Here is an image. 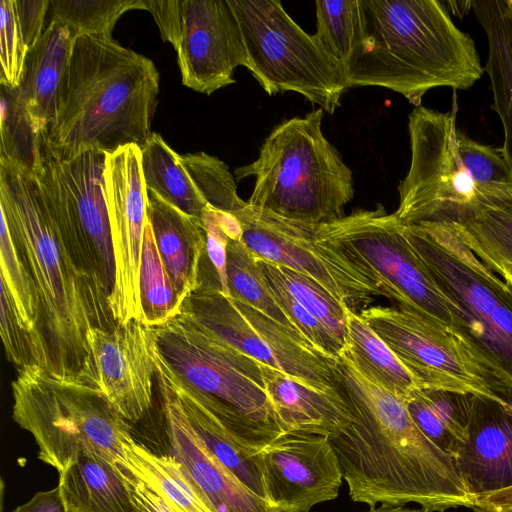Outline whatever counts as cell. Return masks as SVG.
Instances as JSON below:
<instances>
[{
  "label": "cell",
  "instance_id": "6da1fadb",
  "mask_svg": "<svg viewBox=\"0 0 512 512\" xmlns=\"http://www.w3.org/2000/svg\"><path fill=\"white\" fill-rule=\"evenodd\" d=\"M334 370L350 420L329 440L350 499L370 507L413 502L426 512L471 508L455 459L424 436L405 401L363 375L346 349Z\"/></svg>",
  "mask_w": 512,
  "mask_h": 512
},
{
  "label": "cell",
  "instance_id": "7a4b0ae2",
  "mask_svg": "<svg viewBox=\"0 0 512 512\" xmlns=\"http://www.w3.org/2000/svg\"><path fill=\"white\" fill-rule=\"evenodd\" d=\"M0 211L38 293L37 365L76 380L89 329L117 324L108 298L74 259L36 171L0 158Z\"/></svg>",
  "mask_w": 512,
  "mask_h": 512
},
{
  "label": "cell",
  "instance_id": "3957f363",
  "mask_svg": "<svg viewBox=\"0 0 512 512\" xmlns=\"http://www.w3.org/2000/svg\"><path fill=\"white\" fill-rule=\"evenodd\" d=\"M346 88L379 86L421 106L431 89L473 86L485 72L473 39L438 0H357Z\"/></svg>",
  "mask_w": 512,
  "mask_h": 512
},
{
  "label": "cell",
  "instance_id": "277c9868",
  "mask_svg": "<svg viewBox=\"0 0 512 512\" xmlns=\"http://www.w3.org/2000/svg\"><path fill=\"white\" fill-rule=\"evenodd\" d=\"M159 85L153 61L112 36L75 37L47 150L65 161L92 149L142 148L153 132Z\"/></svg>",
  "mask_w": 512,
  "mask_h": 512
},
{
  "label": "cell",
  "instance_id": "5b68a950",
  "mask_svg": "<svg viewBox=\"0 0 512 512\" xmlns=\"http://www.w3.org/2000/svg\"><path fill=\"white\" fill-rule=\"evenodd\" d=\"M153 331L167 372L240 446L258 453L285 433L260 362L181 314Z\"/></svg>",
  "mask_w": 512,
  "mask_h": 512
},
{
  "label": "cell",
  "instance_id": "8992f818",
  "mask_svg": "<svg viewBox=\"0 0 512 512\" xmlns=\"http://www.w3.org/2000/svg\"><path fill=\"white\" fill-rule=\"evenodd\" d=\"M451 314L450 331L488 379L512 388V285L464 243L452 223L403 225Z\"/></svg>",
  "mask_w": 512,
  "mask_h": 512
},
{
  "label": "cell",
  "instance_id": "52a82bcc",
  "mask_svg": "<svg viewBox=\"0 0 512 512\" xmlns=\"http://www.w3.org/2000/svg\"><path fill=\"white\" fill-rule=\"evenodd\" d=\"M323 112L319 108L281 123L258 158L235 170L238 180L255 177L248 204L312 225L345 216L354 195L352 172L322 132Z\"/></svg>",
  "mask_w": 512,
  "mask_h": 512
},
{
  "label": "cell",
  "instance_id": "ba28073f",
  "mask_svg": "<svg viewBox=\"0 0 512 512\" xmlns=\"http://www.w3.org/2000/svg\"><path fill=\"white\" fill-rule=\"evenodd\" d=\"M11 386L13 420L33 436L38 459L58 473L89 455L124 460L130 426L98 389L38 365L18 368Z\"/></svg>",
  "mask_w": 512,
  "mask_h": 512
},
{
  "label": "cell",
  "instance_id": "9c48e42d",
  "mask_svg": "<svg viewBox=\"0 0 512 512\" xmlns=\"http://www.w3.org/2000/svg\"><path fill=\"white\" fill-rule=\"evenodd\" d=\"M241 33L245 67L269 95L293 91L330 114L347 89L342 66L277 0H228Z\"/></svg>",
  "mask_w": 512,
  "mask_h": 512
},
{
  "label": "cell",
  "instance_id": "30bf717a",
  "mask_svg": "<svg viewBox=\"0 0 512 512\" xmlns=\"http://www.w3.org/2000/svg\"><path fill=\"white\" fill-rule=\"evenodd\" d=\"M317 235L340 247L379 283L394 308L450 330L452 320L443 296L419 258L395 214L378 204L317 226Z\"/></svg>",
  "mask_w": 512,
  "mask_h": 512
},
{
  "label": "cell",
  "instance_id": "8fae6325",
  "mask_svg": "<svg viewBox=\"0 0 512 512\" xmlns=\"http://www.w3.org/2000/svg\"><path fill=\"white\" fill-rule=\"evenodd\" d=\"M408 130L411 161L394 212L401 224L457 222L490 205L458 152L454 112L415 107Z\"/></svg>",
  "mask_w": 512,
  "mask_h": 512
},
{
  "label": "cell",
  "instance_id": "7c38bea8",
  "mask_svg": "<svg viewBox=\"0 0 512 512\" xmlns=\"http://www.w3.org/2000/svg\"><path fill=\"white\" fill-rule=\"evenodd\" d=\"M181 315L308 387L339 393L336 359L317 349L299 332L219 290L198 286L184 300Z\"/></svg>",
  "mask_w": 512,
  "mask_h": 512
},
{
  "label": "cell",
  "instance_id": "4fadbf2b",
  "mask_svg": "<svg viewBox=\"0 0 512 512\" xmlns=\"http://www.w3.org/2000/svg\"><path fill=\"white\" fill-rule=\"evenodd\" d=\"M232 214L241 227V242L257 259L311 277L355 312L382 296L378 281L362 265L317 235L318 225L289 220L248 203Z\"/></svg>",
  "mask_w": 512,
  "mask_h": 512
},
{
  "label": "cell",
  "instance_id": "5bb4252c",
  "mask_svg": "<svg viewBox=\"0 0 512 512\" xmlns=\"http://www.w3.org/2000/svg\"><path fill=\"white\" fill-rule=\"evenodd\" d=\"M359 314L395 353L421 389L495 396L477 360L450 330L394 307L371 306Z\"/></svg>",
  "mask_w": 512,
  "mask_h": 512
},
{
  "label": "cell",
  "instance_id": "9a60e30c",
  "mask_svg": "<svg viewBox=\"0 0 512 512\" xmlns=\"http://www.w3.org/2000/svg\"><path fill=\"white\" fill-rule=\"evenodd\" d=\"M104 177L116 275L109 306L117 323L140 322L139 277L148 221L140 147L130 144L108 153Z\"/></svg>",
  "mask_w": 512,
  "mask_h": 512
},
{
  "label": "cell",
  "instance_id": "2e32d148",
  "mask_svg": "<svg viewBox=\"0 0 512 512\" xmlns=\"http://www.w3.org/2000/svg\"><path fill=\"white\" fill-rule=\"evenodd\" d=\"M86 340L87 357L76 380L103 393L126 421L141 420L152 406L153 328L130 320L112 329L92 327Z\"/></svg>",
  "mask_w": 512,
  "mask_h": 512
},
{
  "label": "cell",
  "instance_id": "e0dca14e",
  "mask_svg": "<svg viewBox=\"0 0 512 512\" xmlns=\"http://www.w3.org/2000/svg\"><path fill=\"white\" fill-rule=\"evenodd\" d=\"M258 455L272 506L310 511L314 505L338 496L344 478L328 436L285 432Z\"/></svg>",
  "mask_w": 512,
  "mask_h": 512
},
{
  "label": "cell",
  "instance_id": "ac0fdd59",
  "mask_svg": "<svg viewBox=\"0 0 512 512\" xmlns=\"http://www.w3.org/2000/svg\"><path fill=\"white\" fill-rule=\"evenodd\" d=\"M177 52L182 84L210 95L235 82L246 54L228 0H183V28Z\"/></svg>",
  "mask_w": 512,
  "mask_h": 512
},
{
  "label": "cell",
  "instance_id": "d6986e66",
  "mask_svg": "<svg viewBox=\"0 0 512 512\" xmlns=\"http://www.w3.org/2000/svg\"><path fill=\"white\" fill-rule=\"evenodd\" d=\"M107 154L92 149L65 161L52 157L65 190L74 231L93 278L109 301L116 275L104 177Z\"/></svg>",
  "mask_w": 512,
  "mask_h": 512
},
{
  "label": "cell",
  "instance_id": "ffe728a7",
  "mask_svg": "<svg viewBox=\"0 0 512 512\" xmlns=\"http://www.w3.org/2000/svg\"><path fill=\"white\" fill-rule=\"evenodd\" d=\"M155 380L169 445V454L183 466L217 512H278L225 468L202 442L164 371L154 360Z\"/></svg>",
  "mask_w": 512,
  "mask_h": 512
},
{
  "label": "cell",
  "instance_id": "44dd1931",
  "mask_svg": "<svg viewBox=\"0 0 512 512\" xmlns=\"http://www.w3.org/2000/svg\"><path fill=\"white\" fill-rule=\"evenodd\" d=\"M490 381L495 396L473 395L468 438L456 458L473 501L512 487V388Z\"/></svg>",
  "mask_w": 512,
  "mask_h": 512
},
{
  "label": "cell",
  "instance_id": "7402d4cb",
  "mask_svg": "<svg viewBox=\"0 0 512 512\" xmlns=\"http://www.w3.org/2000/svg\"><path fill=\"white\" fill-rule=\"evenodd\" d=\"M73 42L70 30L51 20L38 43L28 51L23 79L17 87L31 125L45 143L56 118Z\"/></svg>",
  "mask_w": 512,
  "mask_h": 512
},
{
  "label": "cell",
  "instance_id": "603a6c76",
  "mask_svg": "<svg viewBox=\"0 0 512 512\" xmlns=\"http://www.w3.org/2000/svg\"><path fill=\"white\" fill-rule=\"evenodd\" d=\"M147 218L165 269L184 302L199 285L200 262L206 249L203 222L151 190H147Z\"/></svg>",
  "mask_w": 512,
  "mask_h": 512
},
{
  "label": "cell",
  "instance_id": "cb8c5ba5",
  "mask_svg": "<svg viewBox=\"0 0 512 512\" xmlns=\"http://www.w3.org/2000/svg\"><path fill=\"white\" fill-rule=\"evenodd\" d=\"M261 369L285 432L300 431L331 437L350 420L340 392H321L262 363Z\"/></svg>",
  "mask_w": 512,
  "mask_h": 512
},
{
  "label": "cell",
  "instance_id": "d4e9b609",
  "mask_svg": "<svg viewBox=\"0 0 512 512\" xmlns=\"http://www.w3.org/2000/svg\"><path fill=\"white\" fill-rule=\"evenodd\" d=\"M65 512H136L115 464L89 455L59 473Z\"/></svg>",
  "mask_w": 512,
  "mask_h": 512
},
{
  "label": "cell",
  "instance_id": "484cf974",
  "mask_svg": "<svg viewBox=\"0 0 512 512\" xmlns=\"http://www.w3.org/2000/svg\"><path fill=\"white\" fill-rule=\"evenodd\" d=\"M473 10L488 42V73L493 107L498 114L504 142L500 148L512 166V19L503 0H474Z\"/></svg>",
  "mask_w": 512,
  "mask_h": 512
},
{
  "label": "cell",
  "instance_id": "4316f807",
  "mask_svg": "<svg viewBox=\"0 0 512 512\" xmlns=\"http://www.w3.org/2000/svg\"><path fill=\"white\" fill-rule=\"evenodd\" d=\"M153 358L164 371L182 404L188 420L205 446L242 484L257 496L267 500L258 453H250L240 446L201 402L167 372L160 359L155 342L153 344Z\"/></svg>",
  "mask_w": 512,
  "mask_h": 512
},
{
  "label": "cell",
  "instance_id": "83f0119b",
  "mask_svg": "<svg viewBox=\"0 0 512 512\" xmlns=\"http://www.w3.org/2000/svg\"><path fill=\"white\" fill-rule=\"evenodd\" d=\"M472 394L443 389H418L405 400L407 410L424 436L455 459L468 438Z\"/></svg>",
  "mask_w": 512,
  "mask_h": 512
},
{
  "label": "cell",
  "instance_id": "f1b7e54d",
  "mask_svg": "<svg viewBox=\"0 0 512 512\" xmlns=\"http://www.w3.org/2000/svg\"><path fill=\"white\" fill-rule=\"evenodd\" d=\"M123 450L120 462L152 486L175 512H217L173 455L158 454L133 437Z\"/></svg>",
  "mask_w": 512,
  "mask_h": 512
},
{
  "label": "cell",
  "instance_id": "f546056e",
  "mask_svg": "<svg viewBox=\"0 0 512 512\" xmlns=\"http://www.w3.org/2000/svg\"><path fill=\"white\" fill-rule=\"evenodd\" d=\"M347 326L346 351L363 375L404 401L421 389L395 353L359 313L348 309Z\"/></svg>",
  "mask_w": 512,
  "mask_h": 512
},
{
  "label": "cell",
  "instance_id": "4dcf8cb0",
  "mask_svg": "<svg viewBox=\"0 0 512 512\" xmlns=\"http://www.w3.org/2000/svg\"><path fill=\"white\" fill-rule=\"evenodd\" d=\"M141 149V166L147 190L187 215L202 221L206 202L175 152L156 132Z\"/></svg>",
  "mask_w": 512,
  "mask_h": 512
},
{
  "label": "cell",
  "instance_id": "1f68e13d",
  "mask_svg": "<svg viewBox=\"0 0 512 512\" xmlns=\"http://www.w3.org/2000/svg\"><path fill=\"white\" fill-rule=\"evenodd\" d=\"M449 223L493 272L512 269V202L485 206L471 217Z\"/></svg>",
  "mask_w": 512,
  "mask_h": 512
},
{
  "label": "cell",
  "instance_id": "d6a6232c",
  "mask_svg": "<svg viewBox=\"0 0 512 512\" xmlns=\"http://www.w3.org/2000/svg\"><path fill=\"white\" fill-rule=\"evenodd\" d=\"M139 289L140 322L145 326L159 327L181 314L183 302L162 262L149 221L144 229Z\"/></svg>",
  "mask_w": 512,
  "mask_h": 512
},
{
  "label": "cell",
  "instance_id": "836d02e7",
  "mask_svg": "<svg viewBox=\"0 0 512 512\" xmlns=\"http://www.w3.org/2000/svg\"><path fill=\"white\" fill-rule=\"evenodd\" d=\"M226 274L231 298L245 303L289 329L297 331L274 300L257 258L241 240L229 239L228 241Z\"/></svg>",
  "mask_w": 512,
  "mask_h": 512
},
{
  "label": "cell",
  "instance_id": "e575fe53",
  "mask_svg": "<svg viewBox=\"0 0 512 512\" xmlns=\"http://www.w3.org/2000/svg\"><path fill=\"white\" fill-rule=\"evenodd\" d=\"M457 149L482 197L490 204L512 202V166L500 148L479 143L457 130Z\"/></svg>",
  "mask_w": 512,
  "mask_h": 512
},
{
  "label": "cell",
  "instance_id": "d590c367",
  "mask_svg": "<svg viewBox=\"0 0 512 512\" xmlns=\"http://www.w3.org/2000/svg\"><path fill=\"white\" fill-rule=\"evenodd\" d=\"M48 152L33 129L19 99L17 87L1 85V156L34 169Z\"/></svg>",
  "mask_w": 512,
  "mask_h": 512
},
{
  "label": "cell",
  "instance_id": "8d00e7d4",
  "mask_svg": "<svg viewBox=\"0 0 512 512\" xmlns=\"http://www.w3.org/2000/svg\"><path fill=\"white\" fill-rule=\"evenodd\" d=\"M52 20L66 26L73 37L111 36L118 19L127 11L144 9V0H50Z\"/></svg>",
  "mask_w": 512,
  "mask_h": 512
},
{
  "label": "cell",
  "instance_id": "74e56055",
  "mask_svg": "<svg viewBox=\"0 0 512 512\" xmlns=\"http://www.w3.org/2000/svg\"><path fill=\"white\" fill-rule=\"evenodd\" d=\"M270 264L289 293L346 346L349 307L311 277L278 264Z\"/></svg>",
  "mask_w": 512,
  "mask_h": 512
},
{
  "label": "cell",
  "instance_id": "f35d334b",
  "mask_svg": "<svg viewBox=\"0 0 512 512\" xmlns=\"http://www.w3.org/2000/svg\"><path fill=\"white\" fill-rule=\"evenodd\" d=\"M180 161L207 206L233 213L246 206L237 193L234 176L219 158L205 152L180 155Z\"/></svg>",
  "mask_w": 512,
  "mask_h": 512
},
{
  "label": "cell",
  "instance_id": "ab89813d",
  "mask_svg": "<svg viewBox=\"0 0 512 512\" xmlns=\"http://www.w3.org/2000/svg\"><path fill=\"white\" fill-rule=\"evenodd\" d=\"M0 280L8 288L20 319L25 328L31 333L33 340L39 321L38 293L33 278L14 243L5 218L2 215L0 231Z\"/></svg>",
  "mask_w": 512,
  "mask_h": 512
},
{
  "label": "cell",
  "instance_id": "60d3db41",
  "mask_svg": "<svg viewBox=\"0 0 512 512\" xmlns=\"http://www.w3.org/2000/svg\"><path fill=\"white\" fill-rule=\"evenodd\" d=\"M315 6L317 29L313 37L343 69L355 42L358 1L317 0Z\"/></svg>",
  "mask_w": 512,
  "mask_h": 512
},
{
  "label": "cell",
  "instance_id": "b9f144b4",
  "mask_svg": "<svg viewBox=\"0 0 512 512\" xmlns=\"http://www.w3.org/2000/svg\"><path fill=\"white\" fill-rule=\"evenodd\" d=\"M257 262L274 300L296 330L317 349L337 359L346 346L289 293L273 271L270 262L261 259H257Z\"/></svg>",
  "mask_w": 512,
  "mask_h": 512
},
{
  "label": "cell",
  "instance_id": "7bdbcfd3",
  "mask_svg": "<svg viewBox=\"0 0 512 512\" xmlns=\"http://www.w3.org/2000/svg\"><path fill=\"white\" fill-rule=\"evenodd\" d=\"M28 49L23 41L17 15L15 0L0 1V83L10 87H19L25 69Z\"/></svg>",
  "mask_w": 512,
  "mask_h": 512
},
{
  "label": "cell",
  "instance_id": "ee69618b",
  "mask_svg": "<svg viewBox=\"0 0 512 512\" xmlns=\"http://www.w3.org/2000/svg\"><path fill=\"white\" fill-rule=\"evenodd\" d=\"M0 285V335L6 357L18 368L37 365L36 351L31 333L23 325L13 298L1 280Z\"/></svg>",
  "mask_w": 512,
  "mask_h": 512
},
{
  "label": "cell",
  "instance_id": "f6af8a7d",
  "mask_svg": "<svg viewBox=\"0 0 512 512\" xmlns=\"http://www.w3.org/2000/svg\"><path fill=\"white\" fill-rule=\"evenodd\" d=\"M202 222L206 234L205 252L207 258L218 275L221 284V292L230 297L226 274L227 244L229 238L221 229L215 217L214 210L210 206L205 208Z\"/></svg>",
  "mask_w": 512,
  "mask_h": 512
},
{
  "label": "cell",
  "instance_id": "bcb514c9",
  "mask_svg": "<svg viewBox=\"0 0 512 512\" xmlns=\"http://www.w3.org/2000/svg\"><path fill=\"white\" fill-rule=\"evenodd\" d=\"M159 28L162 39L176 50L183 28V0H144Z\"/></svg>",
  "mask_w": 512,
  "mask_h": 512
},
{
  "label": "cell",
  "instance_id": "7dc6e473",
  "mask_svg": "<svg viewBox=\"0 0 512 512\" xmlns=\"http://www.w3.org/2000/svg\"><path fill=\"white\" fill-rule=\"evenodd\" d=\"M115 466L123 478L136 512H175L152 486L122 462H116Z\"/></svg>",
  "mask_w": 512,
  "mask_h": 512
},
{
  "label": "cell",
  "instance_id": "c3c4849f",
  "mask_svg": "<svg viewBox=\"0 0 512 512\" xmlns=\"http://www.w3.org/2000/svg\"><path fill=\"white\" fill-rule=\"evenodd\" d=\"M50 0H15V11L23 41L32 49L41 38Z\"/></svg>",
  "mask_w": 512,
  "mask_h": 512
},
{
  "label": "cell",
  "instance_id": "681fc988",
  "mask_svg": "<svg viewBox=\"0 0 512 512\" xmlns=\"http://www.w3.org/2000/svg\"><path fill=\"white\" fill-rule=\"evenodd\" d=\"M13 512H65L58 486L47 491H40Z\"/></svg>",
  "mask_w": 512,
  "mask_h": 512
},
{
  "label": "cell",
  "instance_id": "f907efd6",
  "mask_svg": "<svg viewBox=\"0 0 512 512\" xmlns=\"http://www.w3.org/2000/svg\"><path fill=\"white\" fill-rule=\"evenodd\" d=\"M471 509L475 512H512V487L477 497Z\"/></svg>",
  "mask_w": 512,
  "mask_h": 512
},
{
  "label": "cell",
  "instance_id": "816d5d0a",
  "mask_svg": "<svg viewBox=\"0 0 512 512\" xmlns=\"http://www.w3.org/2000/svg\"><path fill=\"white\" fill-rule=\"evenodd\" d=\"M473 3L474 0L443 2L447 10H451L453 14L460 18L467 15L468 12L473 9Z\"/></svg>",
  "mask_w": 512,
  "mask_h": 512
},
{
  "label": "cell",
  "instance_id": "f5cc1de1",
  "mask_svg": "<svg viewBox=\"0 0 512 512\" xmlns=\"http://www.w3.org/2000/svg\"><path fill=\"white\" fill-rule=\"evenodd\" d=\"M362 512H426L423 509H412L404 506H393L381 504L379 507H370L367 511Z\"/></svg>",
  "mask_w": 512,
  "mask_h": 512
},
{
  "label": "cell",
  "instance_id": "db71d44e",
  "mask_svg": "<svg viewBox=\"0 0 512 512\" xmlns=\"http://www.w3.org/2000/svg\"><path fill=\"white\" fill-rule=\"evenodd\" d=\"M497 273L503 277L505 282L512 285V269H503Z\"/></svg>",
  "mask_w": 512,
  "mask_h": 512
},
{
  "label": "cell",
  "instance_id": "11a10c76",
  "mask_svg": "<svg viewBox=\"0 0 512 512\" xmlns=\"http://www.w3.org/2000/svg\"><path fill=\"white\" fill-rule=\"evenodd\" d=\"M503 4L508 16L512 19V0H503Z\"/></svg>",
  "mask_w": 512,
  "mask_h": 512
},
{
  "label": "cell",
  "instance_id": "9f6ffc18",
  "mask_svg": "<svg viewBox=\"0 0 512 512\" xmlns=\"http://www.w3.org/2000/svg\"><path fill=\"white\" fill-rule=\"evenodd\" d=\"M278 512H309V511L302 510V509H288V510H281V509H279Z\"/></svg>",
  "mask_w": 512,
  "mask_h": 512
}]
</instances>
